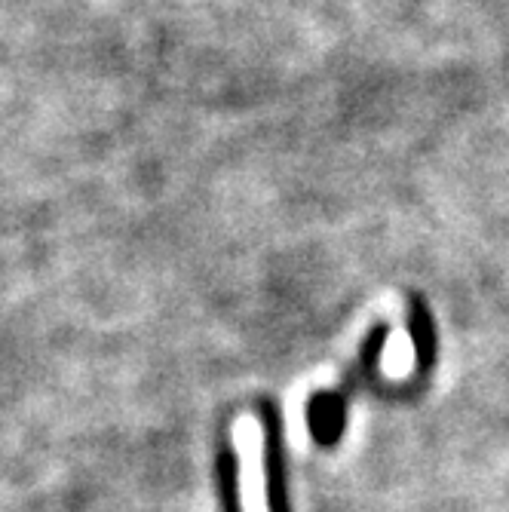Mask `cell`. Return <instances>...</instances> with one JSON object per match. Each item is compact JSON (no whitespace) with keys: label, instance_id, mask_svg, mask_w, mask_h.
<instances>
[{"label":"cell","instance_id":"obj_1","mask_svg":"<svg viewBox=\"0 0 509 512\" xmlns=\"http://www.w3.org/2000/svg\"><path fill=\"white\" fill-rule=\"evenodd\" d=\"M240 454V506L243 512H270L267 506V476H264V430L252 414H243L230 430Z\"/></svg>","mask_w":509,"mask_h":512}]
</instances>
